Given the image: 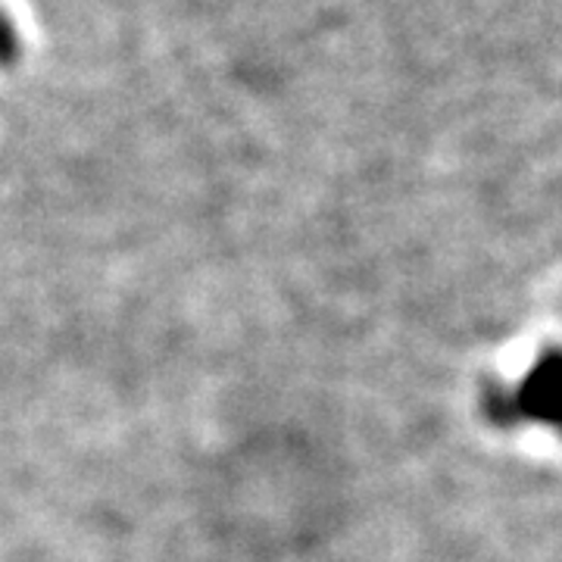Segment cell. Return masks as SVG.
Listing matches in <instances>:
<instances>
[{
    "mask_svg": "<svg viewBox=\"0 0 562 562\" xmlns=\"http://www.w3.org/2000/svg\"><path fill=\"white\" fill-rule=\"evenodd\" d=\"M506 416H531L562 428V357L541 360L516 387V401H506Z\"/></svg>",
    "mask_w": 562,
    "mask_h": 562,
    "instance_id": "cell-1",
    "label": "cell"
}]
</instances>
